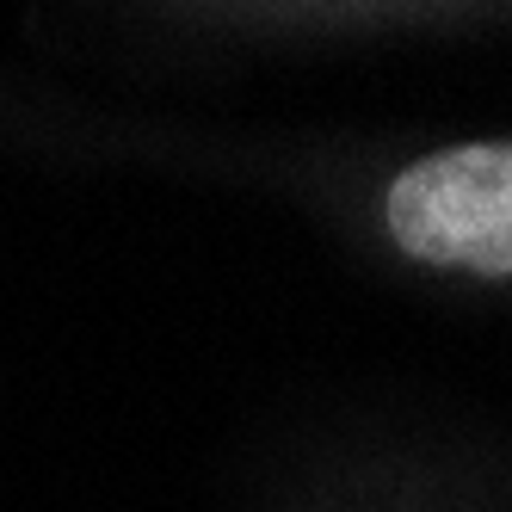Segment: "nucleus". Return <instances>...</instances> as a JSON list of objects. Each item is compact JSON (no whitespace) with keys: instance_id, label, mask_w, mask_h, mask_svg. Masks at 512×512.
<instances>
[{"instance_id":"f257e3e1","label":"nucleus","mask_w":512,"mask_h":512,"mask_svg":"<svg viewBox=\"0 0 512 512\" xmlns=\"http://www.w3.org/2000/svg\"><path fill=\"white\" fill-rule=\"evenodd\" d=\"M389 229L414 260L512 278V142L414 161L389 192Z\"/></svg>"}]
</instances>
